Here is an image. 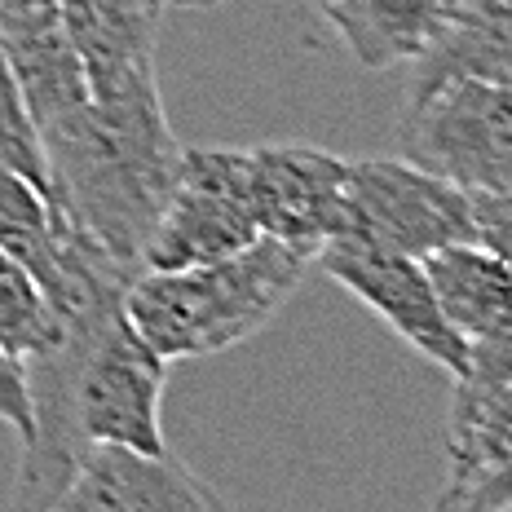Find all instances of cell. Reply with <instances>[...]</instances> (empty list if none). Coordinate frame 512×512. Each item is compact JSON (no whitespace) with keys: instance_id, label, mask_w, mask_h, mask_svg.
<instances>
[{"instance_id":"30bf717a","label":"cell","mask_w":512,"mask_h":512,"mask_svg":"<svg viewBox=\"0 0 512 512\" xmlns=\"http://www.w3.org/2000/svg\"><path fill=\"white\" fill-rule=\"evenodd\" d=\"M0 40L36 133L89 102V76L67 36L58 0H0Z\"/></svg>"},{"instance_id":"9c48e42d","label":"cell","mask_w":512,"mask_h":512,"mask_svg":"<svg viewBox=\"0 0 512 512\" xmlns=\"http://www.w3.org/2000/svg\"><path fill=\"white\" fill-rule=\"evenodd\" d=\"M446 486L442 508H512V380H455L446 420Z\"/></svg>"},{"instance_id":"d6986e66","label":"cell","mask_w":512,"mask_h":512,"mask_svg":"<svg viewBox=\"0 0 512 512\" xmlns=\"http://www.w3.org/2000/svg\"><path fill=\"white\" fill-rule=\"evenodd\" d=\"M473 226H477V243H486L512 270V186L473 195Z\"/></svg>"},{"instance_id":"7a4b0ae2","label":"cell","mask_w":512,"mask_h":512,"mask_svg":"<svg viewBox=\"0 0 512 512\" xmlns=\"http://www.w3.org/2000/svg\"><path fill=\"white\" fill-rule=\"evenodd\" d=\"M314 256L283 239H252L243 252L181 270H137L124 309L168 362L243 345L292 301Z\"/></svg>"},{"instance_id":"7c38bea8","label":"cell","mask_w":512,"mask_h":512,"mask_svg":"<svg viewBox=\"0 0 512 512\" xmlns=\"http://www.w3.org/2000/svg\"><path fill=\"white\" fill-rule=\"evenodd\" d=\"M424 274L442 314L464 340H482L512 327V270L486 243H446L424 256Z\"/></svg>"},{"instance_id":"8fae6325","label":"cell","mask_w":512,"mask_h":512,"mask_svg":"<svg viewBox=\"0 0 512 512\" xmlns=\"http://www.w3.org/2000/svg\"><path fill=\"white\" fill-rule=\"evenodd\" d=\"M460 76L512 84V0H442L424 49L407 62V106Z\"/></svg>"},{"instance_id":"ffe728a7","label":"cell","mask_w":512,"mask_h":512,"mask_svg":"<svg viewBox=\"0 0 512 512\" xmlns=\"http://www.w3.org/2000/svg\"><path fill=\"white\" fill-rule=\"evenodd\" d=\"M164 5H173V9H217V5H226V0H164Z\"/></svg>"},{"instance_id":"6da1fadb","label":"cell","mask_w":512,"mask_h":512,"mask_svg":"<svg viewBox=\"0 0 512 512\" xmlns=\"http://www.w3.org/2000/svg\"><path fill=\"white\" fill-rule=\"evenodd\" d=\"M49 164V208L84 226L128 270H142L181 142L164 115L155 62L89 80V102L40 133Z\"/></svg>"},{"instance_id":"5b68a950","label":"cell","mask_w":512,"mask_h":512,"mask_svg":"<svg viewBox=\"0 0 512 512\" xmlns=\"http://www.w3.org/2000/svg\"><path fill=\"white\" fill-rule=\"evenodd\" d=\"M252 239H261V226L248 190V151L181 146L173 190L142 248V270L221 261L230 252H243Z\"/></svg>"},{"instance_id":"4fadbf2b","label":"cell","mask_w":512,"mask_h":512,"mask_svg":"<svg viewBox=\"0 0 512 512\" xmlns=\"http://www.w3.org/2000/svg\"><path fill=\"white\" fill-rule=\"evenodd\" d=\"M58 9L89 80L155 62V27L164 0H58Z\"/></svg>"},{"instance_id":"3957f363","label":"cell","mask_w":512,"mask_h":512,"mask_svg":"<svg viewBox=\"0 0 512 512\" xmlns=\"http://www.w3.org/2000/svg\"><path fill=\"white\" fill-rule=\"evenodd\" d=\"M336 239H362L424 261L446 243L477 239L473 195L415 159H349L345 230Z\"/></svg>"},{"instance_id":"9a60e30c","label":"cell","mask_w":512,"mask_h":512,"mask_svg":"<svg viewBox=\"0 0 512 512\" xmlns=\"http://www.w3.org/2000/svg\"><path fill=\"white\" fill-rule=\"evenodd\" d=\"M0 252L27 265L45 296L62 283V217H53L49 199L36 186L0 164Z\"/></svg>"},{"instance_id":"e0dca14e","label":"cell","mask_w":512,"mask_h":512,"mask_svg":"<svg viewBox=\"0 0 512 512\" xmlns=\"http://www.w3.org/2000/svg\"><path fill=\"white\" fill-rule=\"evenodd\" d=\"M0 164L23 173L40 195L49 199V164H45V146H40V133L31 124V111L23 102V89L14 80V67H9L5 40H0Z\"/></svg>"},{"instance_id":"8992f818","label":"cell","mask_w":512,"mask_h":512,"mask_svg":"<svg viewBox=\"0 0 512 512\" xmlns=\"http://www.w3.org/2000/svg\"><path fill=\"white\" fill-rule=\"evenodd\" d=\"M327 270V279L358 296L367 309H376L415 354H424L433 367H442L451 380H464L468 371V340L451 327L433 296V283L424 274L420 256L389 252L362 239H332L314 256Z\"/></svg>"},{"instance_id":"52a82bcc","label":"cell","mask_w":512,"mask_h":512,"mask_svg":"<svg viewBox=\"0 0 512 512\" xmlns=\"http://www.w3.org/2000/svg\"><path fill=\"white\" fill-rule=\"evenodd\" d=\"M349 159L305 142H274L248 151V190L256 226L309 256L345 230Z\"/></svg>"},{"instance_id":"5bb4252c","label":"cell","mask_w":512,"mask_h":512,"mask_svg":"<svg viewBox=\"0 0 512 512\" xmlns=\"http://www.w3.org/2000/svg\"><path fill=\"white\" fill-rule=\"evenodd\" d=\"M362 67H398L424 49L442 0H314Z\"/></svg>"},{"instance_id":"277c9868","label":"cell","mask_w":512,"mask_h":512,"mask_svg":"<svg viewBox=\"0 0 512 512\" xmlns=\"http://www.w3.org/2000/svg\"><path fill=\"white\" fill-rule=\"evenodd\" d=\"M407 159L433 168L468 195L512 186V84L446 80L402 106Z\"/></svg>"},{"instance_id":"2e32d148","label":"cell","mask_w":512,"mask_h":512,"mask_svg":"<svg viewBox=\"0 0 512 512\" xmlns=\"http://www.w3.org/2000/svg\"><path fill=\"white\" fill-rule=\"evenodd\" d=\"M62 332V318L45 287L31 279L27 265H18L9 252H0V345L14 358H36Z\"/></svg>"},{"instance_id":"ac0fdd59","label":"cell","mask_w":512,"mask_h":512,"mask_svg":"<svg viewBox=\"0 0 512 512\" xmlns=\"http://www.w3.org/2000/svg\"><path fill=\"white\" fill-rule=\"evenodd\" d=\"M0 424L18 433V446L31 442L36 433V411H31V389H27V362L14 358L0 345Z\"/></svg>"},{"instance_id":"ba28073f","label":"cell","mask_w":512,"mask_h":512,"mask_svg":"<svg viewBox=\"0 0 512 512\" xmlns=\"http://www.w3.org/2000/svg\"><path fill=\"white\" fill-rule=\"evenodd\" d=\"M221 495L168 451L89 442L53 512H212Z\"/></svg>"}]
</instances>
